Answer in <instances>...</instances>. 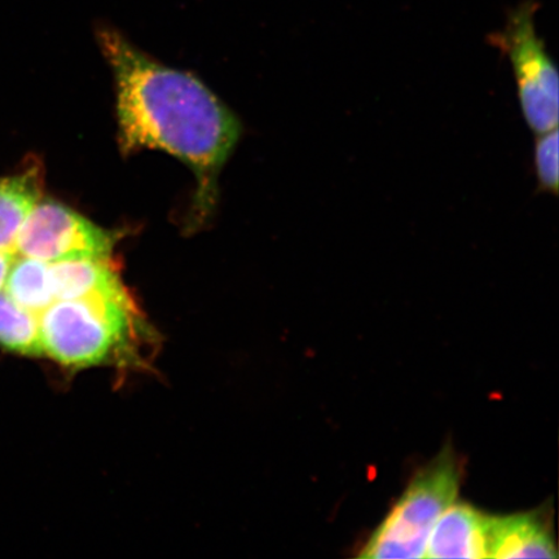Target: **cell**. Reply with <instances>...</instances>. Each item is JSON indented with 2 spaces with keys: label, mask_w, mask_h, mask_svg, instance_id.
<instances>
[{
  "label": "cell",
  "mask_w": 559,
  "mask_h": 559,
  "mask_svg": "<svg viewBox=\"0 0 559 559\" xmlns=\"http://www.w3.org/2000/svg\"><path fill=\"white\" fill-rule=\"evenodd\" d=\"M117 237L53 200L38 201L15 242L17 255L53 263L74 258H110Z\"/></svg>",
  "instance_id": "obj_5"
},
{
  "label": "cell",
  "mask_w": 559,
  "mask_h": 559,
  "mask_svg": "<svg viewBox=\"0 0 559 559\" xmlns=\"http://www.w3.org/2000/svg\"><path fill=\"white\" fill-rule=\"evenodd\" d=\"M488 515L466 504H453L432 528L425 558H487Z\"/></svg>",
  "instance_id": "obj_6"
},
{
  "label": "cell",
  "mask_w": 559,
  "mask_h": 559,
  "mask_svg": "<svg viewBox=\"0 0 559 559\" xmlns=\"http://www.w3.org/2000/svg\"><path fill=\"white\" fill-rule=\"evenodd\" d=\"M536 0L510 10L502 29L488 35V44L512 64L524 121L535 134L558 128L559 80L555 61L536 32Z\"/></svg>",
  "instance_id": "obj_4"
},
{
  "label": "cell",
  "mask_w": 559,
  "mask_h": 559,
  "mask_svg": "<svg viewBox=\"0 0 559 559\" xmlns=\"http://www.w3.org/2000/svg\"><path fill=\"white\" fill-rule=\"evenodd\" d=\"M547 523L539 514L488 516L487 558H557Z\"/></svg>",
  "instance_id": "obj_7"
},
{
  "label": "cell",
  "mask_w": 559,
  "mask_h": 559,
  "mask_svg": "<svg viewBox=\"0 0 559 559\" xmlns=\"http://www.w3.org/2000/svg\"><path fill=\"white\" fill-rule=\"evenodd\" d=\"M96 37L115 74L123 152L159 150L183 160L198 177L200 209L212 206L239 121L195 76L152 60L114 27H97Z\"/></svg>",
  "instance_id": "obj_1"
},
{
  "label": "cell",
  "mask_w": 559,
  "mask_h": 559,
  "mask_svg": "<svg viewBox=\"0 0 559 559\" xmlns=\"http://www.w3.org/2000/svg\"><path fill=\"white\" fill-rule=\"evenodd\" d=\"M460 467L450 450H444L419 472L402 498L370 536L360 557L425 558L432 528L439 516L456 501Z\"/></svg>",
  "instance_id": "obj_3"
},
{
  "label": "cell",
  "mask_w": 559,
  "mask_h": 559,
  "mask_svg": "<svg viewBox=\"0 0 559 559\" xmlns=\"http://www.w3.org/2000/svg\"><path fill=\"white\" fill-rule=\"evenodd\" d=\"M15 251H0V292L4 288L7 276H9V272L13 261L16 258Z\"/></svg>",
  "instance_id": "obj_13"
},
{
  "label": "cell",
  "mask_w": 559,
  "mask_h": 559,
  "mask_svg": "<svg viewBox=\"0 0 559 559\" xmlns=\"http://www.w3.org/2000/svg\"><path fill=\"white\" fill-rule=\"evenodd\" d=\"M40 198L38 167L0 178V251H15L19 230Z\"/></svg>",
  "instance_id": "obj_9"
},
{
  "label": "cell",
  "mask_w": 559,
  "mask_h": 559,
  "mask_svg": "<svg viewBox=\"0 0 559 559\" xmlns=\"http://www.w3.org/2000/svg\"><path fill=\"white\" fill-rule=\"evenodd\" d=\"M0 346L24 355L44 354L38 314L13 302L3 293H0Z\"/></svg>",
  "instance_id": "obj_11"
},
{
  "label": "cell",
  "mask_w": 559,
  "mask_h": 559,
  "mask_svg": "<svg viewBox=\"0 0 559 559\" xmlns=\"http://www.w3.org/2000/svg\"><path fill=\"white\" fill-rule=\"evenodd\" d=\"M56 300L87 296H126L128 290L110 258H74L50 263Z\"/></svg>",
  "instance_id": "obj_8"
},
{
  "label": "cell",
  "mask_w": 559,
  "mask_h": 559,
  "mask_svg": "<svg viewBox=\"0 0 559 559\" xmlns=\"http://www.w3.org/2000/svg\"><path fill=\"white\" fill-rule=\"evenodd\" d=\"M41 352L68 367L102 365L130 353L138 311L129 295L58 299L38 314Z\"/></svg>",
  "instance_id": "obj_2"
},
{
  "label": "cell",
  "mask_w": 559,
  "mask_h": 559,
  "mask_svg": "<svg viewBox=\"0 0 559 559\" xmlns=\"http://www.w3.org/2000/svg\"><path fill=\"white\" fill-rule=\"evenodd\" d=\"M558 128L536 135L534 165L540 192L558 194Z\"/></svg>",
  "instance_id": "obj_12"
},
{
  "label": "cell",
  "mask_w": 559,
  "mask_h": 559,
  "mask_svg": "<svg viewBox=\"0 0 559 559\" xmlns=\"http://www.w3.org/2000/svg\"><path fill=\"white\" fill-rule=\"evenodd\" d=\"M4 288L5 295L13 302L37 314L56 300L50 263L29 257L16 255L7 276Z\"/></svg>",
  "instance_id": "obj_10"
}]
</instances>
